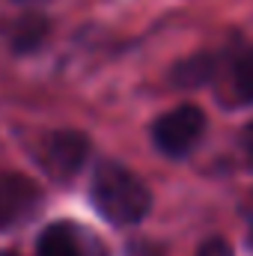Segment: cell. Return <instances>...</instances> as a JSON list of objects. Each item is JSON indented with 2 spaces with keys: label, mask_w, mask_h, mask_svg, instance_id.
I'll list each match as a JSON object with an SVG mask.
<instances>
[{
  "label": "cell",
  "mask_w": 253,
  "mask_h": 256,
  "mask_svg": "<svg viewBox=\"0 0 253 256\" xmlns=\"http://www.w3.org/2000/svg\"><path fill=\"white\" fill-rule=\"evenodd\" d=\"M202 128H206V114L196 104H179L155 122L152 137L164 155H185L200 140Z\"/></svg>",
  "instance_id": "cell-2"
},
{
  "label": "cell",
  "mask_w": 253,
  "mask_h": 256,
  "mask_svg": "<svg viewBox=\"0 0 253 256\" xmlns=\"http://www.w3.org/2000/svg\"><path fill=\"white\" fill-rule=\"evenodd\" d=\"M9 48L15 51V54H33V51H39L45 42H48V36H51V18L45 15V12H24V15H18L12 24H9Z\"/></svg>",
  "instance_id": "cell-6"
},
{
  "label": "cell",
  "mask_w": 253,
  "mask_h": 256,
  "mask_svg": "<svg viewBox=\"0 0 253 256\" xmlns=\"http://www.w3.org/2000/svg\"><path fill=\"white\" fill-rule=\"evenodd\" d=\"M196 256H232V248H230L224 238H208V242L196 250Z\"/></svg>",
  "instance_id": "cell-9"
},
{
  "label": "cell",
  "mask_w": 253,
  "mask_h": 256,
  "mask_svg": "<svg viewBox=\"0 0 253 256\" xmlns=\"http://www.w3.org/2000/svg\"><path fill=\"white\" fill-rule=\"evenodd\" d=\"M214 72H218L214 54H190V57L179 60V63L170 68V80H173L176 86L194 90V86L208 84V80L214 78Z\"/></svg>",
  "instance_id": "cell-7"
},
{
  "label": "cell",
  "mask_w": 253,
  "mask_h": 256,
  "mask_svg": "<svg viewBox=\"0 0 253 256\" xmlns=\"http://www.w3.org/2000/svg\"><path fill=\"white\" fill-rule=\"evenodd\" d=\"M86 155H90V137L72 128L48 134V140L42 143V161L54 179H72L84 167Z\"/></svg>",
  "instance_id": "cell-3"
},
{
  "label": "cell",
  "mask_w": 253,
  "mask_h": 256,
  "mask_svg": "<svg viewBox=\"0 0 253 256\" xmlns=\"http://www.w3.org/2000/svg\"><path fill=\"white\" fill-rule=\"evenodd\" d=\"M36 202H39V188L33 179L21 173L0 176V230L24 220Z\"/></svg>",
  "instance_id": "cell-5"
},
{
  "label": "cell",
  "mask_w": 253,
  "mask_h": 256,
  "mask_svg": "<svg viewBox=\"0 0 253 256\" xmlns=\"http://www.w3.org/2000/svg\"><path fill=\"white\" fill-rule=\"evenodd\" d=\"M244 146H248V149L253 152V122H250L248 128H244Z\"/></svg>",
  "instance_id": "cell-10"
},
{
  "label": "cell",
  "mask_w": 253,
  "mask_h": 256,
  "mask_svg": "<svg viewBox=\"0 0 253 256\" xmlns=\"http://www.w3.org/2000/svg\"><path fill=\"white\" fill-rule=\"evenodd\" d=\"M92 202L102 212V218H108L110 224L128 226L146 218L152 200H149L146 185L131 170H126L116 161H104L92 173Z\"/></svg>",
  "instance_id": "cell-1"
},
{
  "label": "cell",
  "mask_w": 253,
  "mask_h": 256,
  "mask_svg": "<svg viewBox=\"0 0 253 256\" xmlns=\"http://www.w3.org/2000/svg\"><path fill=\"white\" fill-rule=\"evenodd\" d=\"M0 256H18V254H0Z\"/></svg>",
  "instance_id": "cell-11"
},
{
  "label": "cell",
  "mask_w": 253,
  "mask_h": 256,
  "mask_svg": "<svg viewBox=\"0 0 253 256\" xmlns=\"http://www.w3.org/2000/svg\"><path fill=\"white\" fill-rule=\"evenodd\" d=\"M36 256H102L92 232H80L74 224H51L36 242Z\"/></svg>",
  "instance_id": "cell-4"
},
{
  "label": "cell",
  "mask_w": 253,
  "mask_h": 256,
  "mask_svg": "<svg viewBox=\"0 0 253 256\" xmlns=\"http://www.w3.org/2000/svg\"><path fill=\"white\" fill-rule=\"evenodd\" d=\"M230 90H232V102L248 104L253 102V48L244 51L230 72Z\"/></svg>",
  "instance_id": "cell-8"
}]
</instances>
